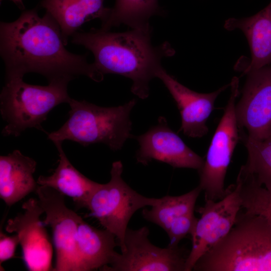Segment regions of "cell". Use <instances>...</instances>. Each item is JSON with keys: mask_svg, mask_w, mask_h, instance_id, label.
<instances>
[{"mask_svg": "<svg viewBox=\"0 0 271 271\" xmlns=\"http://www.w3.org/2000/svg\"><path fill=\"white\" fill-rule=\"evenodd\" d=\"M158 0H115L106 18L102 21L101 29L109 30L124 24L132 29L150 28V18L162 14Z\"/></svg>", "mask_w": 271, "mask_h": 271, "instance_id": "cell-20", "label": "cell"}, {"mask_svg": "<svg viewBox=\"0 0 271 271\" xmlns=\"http://www.w3.org/2000/svg\"><path fill=\"white\" fill-rule=\"evenodd\" d=\"M36 193L45 214L43 222L52 231L56 253L53 271H80L77 235L81 217L67 207L64 195L54 189L39 185Z\"/></svg>", "mask_w": 271, "mask_h": 271, "instance_id": "cell-9", "label": "cell"}, {"mask_svg": "<svg viewBox=\"0 0 271 271\" xmlns=\"http://www.w3.org/2000/svg\"><path fill=\"white\" fill-rule=\"evenodd\" d=\"M69 82L56 80L40 86L28 84L22 78L6 80L0 96L1 113L7 122L3 136L18 137L30 128L43 130L41 124L50 111L59 104L69 103Z\"/></svg>", "mask_w": 271, "mask_h": 271, "instance_id": "cell-5", "label": "cell"}, {"mask_svg": "<svg viewBox=\"0 0 271 271\" xmlns=\"http://www.w3.org/2000/svg\"><path fill=\"white\" fill-rule=\"evenodd\" d=\"M201 192L200 188L197 186L182 195L166 196L160 198L159 202L151 206V209L143 210V217L166 232L176 219L194 213L196 202Z\"/></svg>", "mask_w": 271, "mask_h": 271, "instance_id": "cell-21", "label": "cell"}, {"mask_svg": "<svg viewBox=\"0 0 271 271\" xmlns=\"http://www.w3.org/2000/svg\"><path fill=\"white\" fill-rule=\"evenodd\" d=\"M224 27L229 31L240 29L247 39L251 60L241 69L244 73L271 64V2L250 17L228 19Z\"/></svg>", "mask_w": 271, "mask_h": 271, "instance_id": "cell-16", "label": "cell"}, {"mask_svg": "<svg viewBox=\"0 0 271 271\" xmlns=\"http://www.w3.org/2000/svg\"><path fill=\"white\" fill-rule=\"evenodd\" d=\"M54 144L58 150L59 164L52 175L40 176L38 184L51 187L71 197L79 208H86L90 197L100 183L88 179L72 165L63 150L61 142Z\"/></svg>", "mask_w": 271, "mask_h": 271, "instance_id": "cell-19", "label": "cell"}, {"mask_svg": "<svg viewBox=\"0 0 271 271\" xmlns=\"http://www.w3.org/2000/svg\"><path fill=\"white\" fill-rule=\"evenodd\" d=\"M231 94L224 113L212 137L202 167L198 171V186L205 195V201H218L228 192L224 182L234 150L239 140V130L235 115V101L239 94V79L234 77L230 83Z\"/></svg>", "mask_w": 271, "mask_h": 271, "instance_id": "cell-7", "label": "cell"}, {"mask_svg": "<svg viewBox=\"0 0 271 271\" xmlns=\"http://www.w3.org/2000/svg\"><path fill=\"white\" fill-rule=\"evenodd\" d=\"M241 200L236 184L228 187L226 195L218 201L206 200L196 211L200 214L190 235L192 247L185 271L193 270L198 259L222 240L234 226L241 209Z\"/></svg>", "mask_w": 271, "mask_h": 271, "instance_id": "cell-10", "label": "cell"}, {"mask_svg": "<svg viewBox=\"0 0 271 271\" xmlns=\"http://www.w3.org/2000/svg\"><path fill=\"white\" fill-rule=\"evenodd\" d=\"M115 235L108 230L97 229L81 217L78 226L77 247L80 271L99 269L110 265L117 253Z\"/></svg>", "mask_w": 271, "mask_h": 271, "instance_id": "cell-17", "label": "cell"}, {"mask_svg": "<svg viewBox=\"0 0 271 271\" xmlns=\"http://www.w3.org/2000/svg\"><path fill=\"white\" fill-rule=\"evenodd\" d=\"M239 136L248 153L247 162L240 169L271 193V136L260 140Z\"/></svg>", "mask_w": 271, "mask_h": 271, "instance_id": "cell-22", "label": "cell"}, {"mask_svg": "<svg viewBox=\"0 0 271 271\" xmlns=\"http://www.w3.org/2000/svg\"><path fill=\"white\" fill-rule=\"evenodd\" d=\"M122 172L121 162H113L109 181L99 184L86 207L90 211L88 216L95 218L104 229L115 235L121 252L125 250V234L133 214L160 201V198L147 197L133 190L123 180Z\"/></svg>", "mask_w": 271, "mask_h": 271, "instance_id": "cell-6", "label": "cell"}, {"mask_svg": "<svg viewBox=\"0 0 271 271\" xmlns=\"http://www.w3.org/2000/svg\"><path fill=\"white\" fill-rule=\"evenodd\" d=\"M235 184L242 208L264 217L271 226V193L240 169Z\"/></svg>", "mask_w": 271, "mask_h": 271, "instance_id": "cell-23", "label": "cell"}, {"mask_svg": "<svg viewBox=\"0 0 271 271\" xmlns=\"http://www.w3.org/2000/svg\"><path fill=\"white\" fill-rule=\"evenodd\" d=\"M158 121L145 133L132 136L140 146L136 156L137 162L147 165L154 160L174 168L200 169L204 160L170 128L165 117L160 116Z\"/></svg>", "mask_w": 271, "mask_h": 271, "instance_id": "cell-13", "label": "cell"}, {"mask_svg": "<svg viewBox=\"0 0 271 271\" xmlns=\"http://www.w3.org/2000/svg\"><path fill=\"white\" fill-rule=\"evenodd\" d=\"M20 244L17 234L8 236L1 229L0 232V264L15 257L17 245Z\"/></svg>", "mask_w": 271, "mask_h": 271, "instance_id": "cell-25", "label": "cell"}, {"mask_svg": "<svg viewBox=\"0 0 271 271\" xmlns=\"http://www.w3.org/2000/svg\"><path fill=\"white\" fill-rule=\"evenodd\" d=\"M235 104L239 133L256 140L271 136V64L249 71Z\"/></svg>", "mask_w": 271, "mask_h": 271, "instance_id": "cell-11", "label": "cell"}, {"mask_svg": "<svg viewBox=\"0 0 271 271\" xmlns=\"http://www.w3.org/2000/svg\"><path fill=\"white\" fill-rule=\"evenodd\" d=\"M194 271H271V226L242 208L227 235L202 255Z\"/></svg>", "mask_w": 271, "mask_h": 271, "instance_id": "cell-3", "label": "cell"}, {"mask_svg": "<svg viewBox=\"0 0 271 271\" xmlns=\"http://www.w3.org/2000/svg\"><path fill=\"white\" fill-rule=\"evenodd\" d=\"M15 3L16 5L21 9L24 10L25 7L23 3L22 0H11Z\"/></svg>", "mask_w": 271, "mask_h": 271, "instance_id": "cell-26", "label": "cell"}, {"mask_svg": "<svg viewBox=\"0 0 271 271\" xmlns=\"http://www.w3.org/2000/svg\"><path fill=\"white\" fill-rule=\"evenodd\" d=\"M194 213L179 217L174 220L166 232L170 242L168 245L176 246L187 235L192 233L198 220Z\"/></svg>", "mask_w": 271, "mask_h": 271, "instance_id": "cell-24", "label": "cell"}, {"mask_svg": "<svg viewBox=\"0 0 271 271\" xmlns=\"http://www.w3.org/2000/svg\"><path fill=\"white\" fill-rule=\"evenodd\" d=\"M149 229L127 228L124 251L117 253L112 263L103 271H185L190 250L178 245L161 248L149 239Z\"/></svg>", "mask_w": 271, "mask_h": 271, "instance_id": "cell-8", "label": "cell"}, {"mask_svg": "<svg viewBox=\"0 0 271 271\" xmlns=\"http://www.w3.org/2000/svg\"><path fill=\"white\" fill-rule=\"evenodd\" d=\"M156 77L162 80L176 103L182 119L180 130L191 138L206 135L208 131L206 121L214 109V102L230 84L213 92L200 93L180 83L163 68L158 71Z\"/></svg>", "mask_w": 271, "mask_h": 271, "instance_id": "cell-14", "label": "cell"}, {"mask_svg": "<svg viewBox=\"0 0 271 271\" xmlns=\"http://www.w3.org/2000/svg\"><path fill=\"white\" fill-rule=\"evenodd\" d=\"M24 213L9 219L6 230L18 235L22 258L30 271L53 270V248L45 225L40 220L44 213L38 199L30 198L22 204Z\"/></svg>", "mask_w": 271, "mask_h": 271, "instance_id": "cell-12", "label": "cell"}, {"mask_svg": "<svg viewBox=\"0 0 271 271\" xmlns=\"http://www.w3.org/2000/svg\"><path fill=\"white\" fill-rule=\"evenodd\" d=\"M151 28L114 33L101 28L76 32L72 43L82 45L94 55L93 64L105 74H116L132 81L131 91L144 99L149 95V82L163 68L161 60L174 53L167 42L154 46Z\"/></svg>", "mask_w": 271, "mask_h": 271, "instance_id": "cell-2", "label": "cell"}, {"mask_svg": "<svg viewBox=\"0 0 271 271\" xmlns=\"http://www.w3.org/2000/svg\"><path fill=\"white\" fill-rule=\"evenodd\" d=\"M68 104V120L58 130L48 133L54 143L69 140L85 147L103 143L116 151L132 138L130 113L136 99L116 107H101L71 98Z\"/></svg>", "mask_w": 271, "mask_h": 271, "instance_id": "cell-4", "label": "cell"}, {"mask_svg": "<svg viewBox=\"0 0 271 271\" xmlns=\"http://www.w3.org/2000/svg\"><path fill=\"white\" fill-rule=\"evenodd\" d=\"M104 0H41L44 8L60 28L64 43L85 22L98 18L103 21L110 8L104 7Z\"/></svg>", "mask_w": 271, "mask_h": 271, "instance_id": "cell-18", "label": "cell"}, {"mask_svg": "<svg viewBox=\"0 0 271 271\" xmlns=\"http://www.w3.org/2000/svg\"><path fill=\"white\" fill-rule=\"evenodd\" d=\"M36 161L16 150L0 157V198L9 206L36 192L39 186L33 174Z\"/></svg>", "mask_w": 271, "mask_h": 271, "instance_id": "cell-15", "label": "cell"}, {"mask_svg": "<svg viewBox=\"0 0 271 271\" xmlns=\"http://www.w3.org/2000/svg\"><path fill=\"white\" fill-rule=\"evenodd\" d=\"M60 27L47 13L40 17L36 9L24 11L12 22L0 24V52L6 68V80L23 78L34 72L49 82L70 81L84 75L96 82L103 79L86 55L69 52Z\"/></svg>", "mask_w": 271, "mask_h": 271, "instance_id": "cell-1", "label": "cell"}]
</instances>
